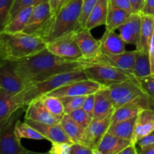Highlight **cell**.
<instances>
[{
    "instance_id": "1",
    "label": "cell",
    "mask_w": 154,
    "mask_h": 154,
    "mask_svg": "<svg viewBox=\"0 0 154 154\" xmlns=\"http://www.w3.org/2000/svg\"><path fill=\"white\" fill-rule=\"evenodd\" d=\"M10 62L24 88L58 74L84 70L87 65L84 60H66L52 54L47 48L23 60Z\"/></svg>"
},
{
    "instance_id": "2",
    "label": "cell",
    "mask_w": 154,
    "mask_h": 154,
    "mask_svg": "<svg viewBox=\"0 0 154 154\" xmlns=\"http://www.w3.org/2000/svg\"><path fill=\"white\" fill-rule=\"evenodd\" d=\"M84 0H69L53 14L38 34L46 43L81 29V14Z\"/></svg>"
},
{
    "instance_id": "3",
    "label": "cell",
    "mask_w": 154,
    "mask_h": 154,
    "mask_svg": "<svg viewBox=\"0 0 154 154\" xmlns=\"http://www.w3.org/2000/svg\"><path fill=\"white\" fill-rule=\"evenodd\" d=\"M46 48V42L38 35L0 32V59L18 61L38 54Z\"/></svg>"
},
{
    "instance_id": "4",
    "label": "cell",
    "mask_w": 154,
    "mask_h": 154,
    "mask_svg": "<svg viewBox=\"0 0 154 154\" xmlns=\"http://www.w3.org/2000/svg\"><path fill=\"white\" fill-rule=\"evenodd\" d=\"M87 75L84 70L63 72L47 78L36 84L26 87L20 93L14 96L16 103L20 108L28 106L31 102L46 96L51 92L76 81L87 80Z\"/></svg>"
},
{
    "instance_id": "5",
    "label": "cell",
    "mask_w": 154,
    "mask_h": 154,
    "mask_svg": "<svg viewBox=\"0 0 154 154\" xmlns=\"http://www.w3.org/2000/svg\"><path fill=\"white\" fill-rule=\"evenodd\" d=\"M108 87L114 109L132 107L154 111V99L143 90L138 81H124Z\"/></svg>"
},
{
    "instance_id": "6",
    "label": "cell",
    "mask_w": 154,
    "mask_h": 154,
    "mask_svg": "<svg viewBox=\"0 0 154 154\" xmlns=\"http://www.w3.org/2000/svg\"><path fill=\"white\" fill-rule=\"evenodd\" d=\"M84 72L88 79L99 83L105 87H110L124 81H138L132 72L108 65L87 63Z\"/></svg>"
},
{
    "instance_id": "7",
    "label": "cell",
    "mask_w": 154,
    "mask_h": 154,
    "mask_svg": "<svg viewBox=\"0 0 154 154\" xmlns=\"http://www.w3.org/2000/svg\"><path fill=\"white\" fill-rule=\"evenodd\" d=\"M23 112V108H19L0 125V154H21L26 150L15 132V125Z\"/></svg>"
},
{
    "instance_id": "8",
    "label": "cell",
    "mask_w": 154,
    "mask_h": 154,
    "mask_svg": "<svg viewBox=\"0 0 154 154\" xmlns=\"http://www.w3.org/2000/svg\"><path fill=\"white\" fill-rule=\"evenodd\" d=\"M46 48L56 56L69 60H84L75 38V32L64 35L46 43Z\"/></svg>"
},
{
    "instance_id": "9",
    "label": "cell",
    "mask_w": 154,
    "mask_h": 154,
    "mask_svg": "<svg viewBox=\"0 0 154 154\" xmlns=\"http://www.w3.org/2000/svg\"><path fill=\"white\" fill-rule=\"evenodd\" d=\"M103 87L105 86L92 80H83L63 86L51 92L46 96H56L59 98L88 96L94 94Z\"/></svg>"
},
{
    "instance_id": "10",
    "label": "cell",
    "mask_w": 154,
    "mask_h": 154,
    "mask_svg": "<svg viewBox=\"0 0 154 154\" xmlns=\"http://www.w3.org/2000/svg\"><path fill=\"white\" fill-rule=\"evenodd\" d=\"M137 51H125L122 54H105L99 52L97 57L85 61L87 63H99L120 68L132 72L133 70Z\"/></svg>"
},
{
    "instance_id": "11",
    "label": "cell",
    "mask_w": 154,
    "mask_h": 154,
    "mask_svg": "<svg viewBox=\"0 0 154 154\" xmlns=\"http://www.w3.org/2000/svg\"><path fill=\"white\" fill-rule=\"evenodd\" d=\"M114 111L104 118L93 119L90 125L84 130L82 144L92 149L96 148L104 135L108 132L111 124V117Z\"/></svg>"
},
{
    "instance_id": "12",
    "label": "cell",
    "mask_w": 154,
    "mask_h": 154,
    "mask_svg": "<svg viewBox=\"0 0 154 154\" xmlns=\"http://www.w3.org/2000/svg\"><path fill=\"white\" fill-rule=\"evenodd\" d=\"M53 16L50 2L39 4L33 7L29 20L23 32L27 34H38Z\"/></svg>"
},
{
    "instance_id": "13",
    "label": "cell",
    "mask_w": 154,
    "mask_h": 154,
    "mask_svg": "<svg viewBox=\"0 0 154 154\" xmlns=\"http://www.w3.org/2000/svg\"><path fill=\"white\" fill-rule=\"evenodd\" d=\"M0 89L17 95L24 89L20 78L15 72L10 61L1 60L0 64Z\"/></svg>"
},
{
    "instance_id": "14",
    "label": "cell",
    "mask_w": 154,
    "mask_h": 154,
    "mask_svg": "<svg viewBox=\"0 0 154 154\" xmlns=\"http://www.w3.org/2000/svg\"><path fill=\"white\" fill-rule=\"evenodd\" d=\"M141 26V13H133L118 27L119 35L126 44L138 45Z\"/></svg>"
},
{
    "instance_id": "15",
    "label": "cell",
    "mask_w": 154,
    "mask_h": 154,
    "mask_svg": "<svg viewBox=\"0 0 154 154\" xmlns=\"http://www.w3.org/2000/svg\"><path fill=\"white\" fill-rule=\"evenodd\" d=\"M75 38L84 61H88L97 57L100 52V41L96 40L93 37L90 30L81 29L75 32Z\"/></svg>"
},
{
    "instance_id": "16",
    "label": "cell",
    "mask_w": 154,
    "mask_h": 154,
    "mask_svg": "<svg viewBox=\"0 0 154 154\" xmlns=\"http://www.w3.org/2000/svg\"><path fill=\"white\" fill-rule=\"evenodd\" d=\"M25 122L36 129L38 132H40L47 140L50 141L51 143L74 144L60 124H45L31 120H25Z\"/></svg>"
},
{
    "instance_id": "17",
    "label": "cell",
    "mask_w": 154,
    "mask_h": 154,
    "mask_svg": "<svg viewBox=\"0 0 154 154\" xmlns=\"http://www.w3.org/2000/svg\"><path fill=\"white\" fill-rule=\"evenodd\" d=\"M63 117H57L51 114L45 106L42 98L33 101L28 105L25 114V120H31L45 124H60Z\"/></svg>"
},
{
    "instance_id": "18",
    "label": "cell",
    "mask_w": 154,
    "mask_h": 154,
    "mask_svg": "<svg viewBox=\"0 0 154 154\" xmlns=\"http://www.w3.org/2000/svg\"><path fill=\"white\" fill-rule=\"evenodd\" d=\"M154 131V111L141 110L137 116L132 141L137 144L139 140Z\"/></svg>"
},
{
    "instance_id": "19",
    "label": "cell",
    "mask_w": 154,
    "mask_h": 154,
    "mask_svg": "<svg viewBox=\"0 0 154 154\" xmlns=\"http://www.w3.org/2000/svg\"><path fill=\"white\" fill-rule=\"evenodd\" d=\"M114 110L109 88L108 87H103L95 93V107L93 119L104 118Z\"/></svg>"
},
{
    "instance_id": "20",
    "label": "cell",
    "mask_w": 154,
    "mask_h": 154,
    "mask_svg": "<svg viewBox=\"0 0 154 154\" xmlns=\"http://www.w3.org/2000/svg\"><path fill=\"white\" fill-rule=\"evenodd\" d=\"M132 144L133 143L130 140L106 133L96 149L104 154H118Z\"/></svg>"
},
{
    "instance_id": "21",
    "label": "cell",
    "mask_w": 154,
    "mask_h": 154,
    "mask_svg": "<svg viewBox=\"0 0 154 154\" xmlns=\"http://www.w3.org/2000/svg\"><path fill=\"white\" fill-rule=\"evenodd\" d=\"M126 43L115 31L105 30L100 40V52L105 54H122L125 52Z\"/></svg>"
},
{
    "instance_id": "22",
    "label": "cell",
    "mask_w": 154,
    "mask_h": 154,
    "mask_svg": "<svg viewBox=\"0 0 154 154\" xmlns=\"http://www.w3.org/2000/svg\"><path fill=\"white\" fill-rule=\"evenodd\" d=\"M154 32V17L141 14V26L140 38L136 50L148 54L149 47Z\"/></svg>"
},
{
    "instance_id": "23",
    "label": "cell",
    "mask_w": 154,
    "mask_h": 154,
    "mask_svg": "<svg viewBox=\"0 0 154 154\" xmlns=\"http://www.w3.org/2000/svg\"><path fill=\"white\" fill-rule=\"evenodd\" d=\"M109 9V0H98L89 16L86 24V28L91 30L96 27L105 25Z\"/></svg>"
},
{
    "instance_id": "24",
    "label": "cell",
    "mask_w": 154,
    "mask_h": 154,
    "mask_svg": "<svg viewBox=\"0 0 154 154\" xmlns=\"http://www.w3.org/2000/svg\"><path fill=\"white\" fill-rule=\"evenodd\" d=\"M15 95L0 89V125L3 124L14 112L20 108L14 100Z\"/></svg>"
},
{
    "instance_id": "25",
    "label": "cell",
    "mask_w": 154,
    "mask_h": 154,
    "mask_svg": "<svg viewBox=\"0 0 154 154\" xmlns=\"http://www.w3.org/2000/svg\"><path fill=\"white\" fill-rule=\"evenodd\" d=\"M33 7H34L33 5L29 6L20 11L14 17L12 18L8 23H7L4 26L1 31L10 33L22 32L29 20Z\"/></svg>"
},
{
    "instance_id": "26",
    "label": "cell",
    "mask_w": 154,
    "mask_h": 154,
    "mask_svg": "<svg viewBox=\"0 0 154 154\" xmlns=\"http://www.w3.org/2000/svg\"><path fill=\"white\" fill-rule=\"evenodd\" d=\"M60 125L64 132L72 141L74 144H82L83 137L84 135V129L80 126L69 114H65L60 121Z\"/></svg>"
},
{
    "instance_id": "27",
    "label": "cell",
    "mask_w": 154,
    "mask_h": 154,
    "mask_svg": "<svg viewBox=\"0 0 154 154\" xmlns=\"http://www.w3.org/2000/svg\"><path fill=\"white\" fill-rule=\"evenodd\" d=\"M136 120L137 117H134L129 120L111 125L107 133L132 141Z\"/></svg>"
},
{
    "instance_id": "28",
    "label": "cell",
    "mask_w": 154,
    "mask_h": 154,
    "mask_svg": "<svg viewBox=\"0 0 154 154\" xmlns=\"http://www.w3.org/2000/svg\"><path fill=\"white\" fill-rule=\"evenodd\" d=\"M132 14L126 11L123 9L113 7L109 5L108 18H107L106 29L110 31H115L119 26L122 25Z\"/></svg>"
},
{
    "instance_id": "29",
    "label": "cell",
    "mask_w": 154,
    "mask_h": 154,
    "mask_svg": "<svg viewBox=\"0 0 154 154\" xmlns=\"http://www.w3.org/2000/svg\"><path fill=\"white\" fill-rule=\"evenodd\" d=\"M132 74L137 79L151 76V69L148 54L137 51Z\"/></svg>"
},
{
    "instance_id": "30",
    "label": "cell",
    "mask_w": 154,
    "mask_h": 154,
    "mask_svg": "<svg viewBox=\"0 0 154 154\" xmlns=\"http://www.w3.org/2000/svg\"><path fill=\"white\" fill-rule=\"evenodd\" d=\"M15 132L20 140L22 138L32 140H47L44 135L32 127L26 122L17 120L15 125Z\"/></svg>"
},
{
    "instance_id": "31",
    "label": "cell",
    "mask_w": 154,
    "mask_h": 154,
    "mask_svg": "<svg viewBox=\"0 0 154 154\" xmlns=\"http://www.w3.org/2000/svg\"><path fill=\"white\" fill-rule=\"evenodd\" d=\"M43 103L51 114L57 117H63L65 114L64 105L61 99L56 96H45L42 97Z\"/></svg>"
},
{
    "instance_id": "32",
    "label": "cell",
    "mask_w": 154,
    "mask_h": 154,
    "mask_svg": "<svg viewBox=\"0 0 154 154\" xmlns=\"http://www.w3.org/2000/svg\"><path fill=\"white\" fill-rule=\"evenodd\" d=\"M141 110L132 107H120L114 110L111 117V124L129 120L134 117H137Z\"/></svg>"
},
{
    "instance_id": "33",
    "label": "cell",
    "mask_w": 154,
    "mask_h": 154,
    "mask_svg": "<svg viewBox=\"0 0 154 154\" xmlns=\"http://www.w3.org/2000/svg\"><path fill=\"white\" fill-rule=\"evenodd\" d=\"M87 96L60 98L64 105L65 114H69L76 110L82 108Z\"/></svg>"
},
{
    "instance_id": "34",
    "label": "cell",
    "mask_w": 154,
    "mask_h": 154,
    "mask_svg": "<svg viewBox=\"0 0 154 154\" xmlns=\"http://www.w3.org/2000/svg\"><path fill=\"white\" fill-rule=\"evenodd\" d=\"M69 116L84 130L87 129V126L90 125V123L93 120V117H90L83 108H80V109L70 113Z\"/></svg>"
},
{
    "instance_id": "35",
    "label": "cell",
    "mask_w": 154,
    "mask_h": 154,
    "mask_svg": "<svg viewBox=\"0 0 154 154\" xmlns=\"http://www.w3.org/2000/svg\"><path fill=\"white\" fill-rule=\"evenodd\" d=\"M98 0H84L82 5V9H81V26L82 29L86 28V24L88 20L89 16L90 13L93 11V8L97 3Z\"/></svg>"
},
{
    "instance_id": "36",
    "label": "cell",
    "mask_w": 154,
    "mask_h": 154,
    "mask_svg": "<svg viewBox=\"0 0 154 154\" xmlns=\"http://www.w3.org/2000/svg\"><path fill=\"white\" fill-rule=\"evenodd\" d=\"M14 2V0H0V26H1V29L7 23Z\"/></svg>"
},
{
    "instance_id": "37",
    "label": "cell",
    "mask_w": 154,
    "mask_h": 154,
    "mask_svg": "<svg viewBox=\"0 0 154 154\" xmlns=\"http://www.w3.org/2000/svg\"><path fill=\"white\" fill-rule=\"evenodd\" d=\"M33 1L34 0H14L13 5H12L11 10L10 11V14H9L7 23H8L12 18L14 17L23 9L26 8L27 7H29V6H32Z\"/></svg>"
},
{
    "instance_id": "38",
    "label": "cell",
    "mask_w": 154,
    "mask_h": 154,
    "mask_svg": "<svg viewBox=\"0 0 154 154\" xmlns=\"http://www.w3.org/2000/svg\"><path fill=\"white\" fill-rule=\"evenodd\" d=\"M138 81L143 90L154 99V76L138 78Z\"/></svg>"
},
{
    "instance_id": "39",
    "label": "cell",
    "mask_w": 154,
    "mask_h": 154,
    "mask_svg": "<svg viewBox=\"0 0 154 154\" xmlns=\"http://www.w3.org/2000/svg\"><path fill=\"white\" fill-rule=\"evenodd\" d=\"M51 150L48 151L49 154H70L71 147L72 144L68 143H51Z\"/></svg>"
},
{
    "instance_id": "40",
    "label": "cell",
    "mask_w": 154,
    "mask_h": 154,
    "mask_svg": "<svg viewBox=\"0 0 154 154\" xmlns=\"http://www.w3.org/2000/svg\"><path fill=\"white\" fill-rule=\"evenodd\" d=\"M109 5L113 7L123 9L130 14L134 13L129 0H109Z\"/></svg>"
},
{
    "instance_id": "41",
    "label": "cell",
    "mask_w": 154,
    "mask_h": 154,
    "mask_svg": "<svg viewBox=\"0 0 154 154\" xmlns=\"http://www.w3.org/2000/svg\"><path fill=\"white\" fill-rule=\"evenodd\" d=\"M94 107H95V93L94 94L88 95L87 96L84 102V105H83L82 108L90 116L93 117V111H94Z\"/></svg>"
},
{
    "instance_id": "42",
    "label": "cell",
    "mask_w": 154,
    "mask_h": 154,
    "mask_svg": "<svg viewBox=\"0 0 154 154\" xmlns=\"http://www.w3.org/2000/svg\"><path fill=\"white\" fill-rule=\"evenodd\" d=\"M70 154H93V149L82 144H73Z\"/></svg>"
},
{
    "instance_id": "43",
    "label": "cell",
    "mask_w": 154,
    "mask_h": 154,
    "mask_svg": "<svg viewBox=\"0 0 154 154\" xmlns=\"http://www.w3.org/2000/svg\"><path fill=\"white\" fill-rule=\"evenodd\" d=\"M141 14L154 17V0H144V8Z\"/></svg>"
},
{
    "instance_id": "44",
    "label": "cell",
    "mask_w": 154,
    "mask_h": 154,
    "mask_svg": "<svg viewBox=\"0 0 154 154\" xmlns=\"http://www.w3.org/2000/svg\"><path fill=\"white\" fill-rule=\"evenodd\" d=\"M152 144H154V131L149 134V135L144 136L141 140H139L136 144L138 147H144V146Z\"/></svg>"
},
{
    "instance_id": "45",
    "label": "cell",
    "mask_w": 154,
    "mask_h": 154,
    "mask_svg": "<svg viewBox=\"0 0 154 154\" xmlns=\"http://www.w3.org/2000/svg\"><path fill=\"white\" fill-rule=\"evenodd\" d=\"M149 58H150V69H151V75L154 76V32L153 37H152L151 42H150V47H149Z\"/></svg>"
},
{
    "instance_id": "46",
    "label": "cell",
    "mask_w": 154,
    "mask_h": 154,
    "mask_svg": "<svg viewBox=\"0 0 154 154\" xmlns=\"http://www.w3.org/2000/svg\"><path fill=\"white\" fill-rule=\"evenodd\" d=\"M134 13H141L144 8V0H129Z\"/></svg>"
},
{
    "instance_id": "47",
    "label": "cell",
    "mask_w": 154,
    "mask_h": 154,
    "mask_svg": "<svg viewBox=\"0 0 154 154\" xmlns=\"http://www.w3.org/2000/svg\"><path fill=\"white\" fill-rule=\"evenodd\" d=\"M137 148H138V154H154V144H149L144 147H138L137 145Z\"/></svg>"
},
{
    "instance_id": "48",
    "label": "cell",
    "mask_w": 154,
    "mask_h": 154,
    "mask_svg": "<svg viewBox=\"0 0 154 154\" xmlns=\"http://www.w3.org/2000/svg\"><path fill=\"white\" fill-rule=\"evenodd\" d=\"M138 153V148L135 144H132L128 146L126 148L122 150L118 154H137Z\"/></svg>"
},
{
    "instance_id": "49",
    "label": "cell",
    "mask_w": 154,
    "mask_h": 154,
    "mask_svg": "<svg viewBox=\"0 0 154 154\" xmlns=\"http://www.w3.org/2000/svg\"><path fill=\"white\" fill-rule=\"evenodd\" d=\"M50 4L51 6V10H52L53 14L57 11V0H51L50 1Z\"/></svg>"
},
{
    "instance_id": "50",
    "label": "cell",
    "mask_w": 154,
    "mask_h": 154,
    "mask_svg": "<svg viewBox=\"0 0 154 154\" xmlns=\"http://www.w3.org/2000/svg\"><path fill=\"white\" fill-rule=\"evenodd\" d=\"M68 1H69V0H57V11L59 10V9L60 8L62 7V6L63 5L66 4V2H67ZM56 11V12H57ZM55 12V13H56ZM54 13V14H55Z\"/></svg>"
},
{
    "instance_id": "51",
    "label": "cell",
    "mask_w": 154,
    "mask_h": 154,
    "mask_svg": "<svg viewBox=\"0 0 154 154\" xmlns=\"http://www.w3.org/2000/svg\"><path fill=\"white\" fill-rule=\"evenodd\" d=\"M51 0H34L33 1V6L38 5L39 4H42V3H45V2H50Z\"/></svg>"
},
{
    "instance_id": "52",
    "label": "cell",
    "mask_w": 154,
    "mask_h": 154,
    "mask_svg": "<svg viewBox=\"0 0 154 154\" xmlns=\"http://www.w3.org/2000/svg\"><path fill=\"white\" fill-rule=\"evenodd\" d=\"M21 154H49V153H48H48H35V152L29 151V150H26L23 153Z\"/></svg>"
},
{
    "instance_id": "53",
    "label": "cell",
    "mask_w": 154,
    "mask_h": 154,
    "mask_svg": "<svg viewBox=\"0 0 154 154\" xmlns=\"http://www.w3.org/2000/svg\"><path fill=\"white\" fill-rule=\"evenodd\" d=\"M93 154H104V153H102V152L98 150L97 149H93Z\"/></svg>"
},
{
    "instance_id": "54",
    "label": "cell",
    "mask_w": 154,
    "mask_h": 154,
    "mask_svg": "<svg viewBox=\"0 0 154 154\" xmlns=\"http://www.w3.org/2000/svg\"><path fill=\"white\" fill-rule=\"evenodd\" d=\"M137 154H138V153H137Z\"/></svg>"
}]
</instances>
